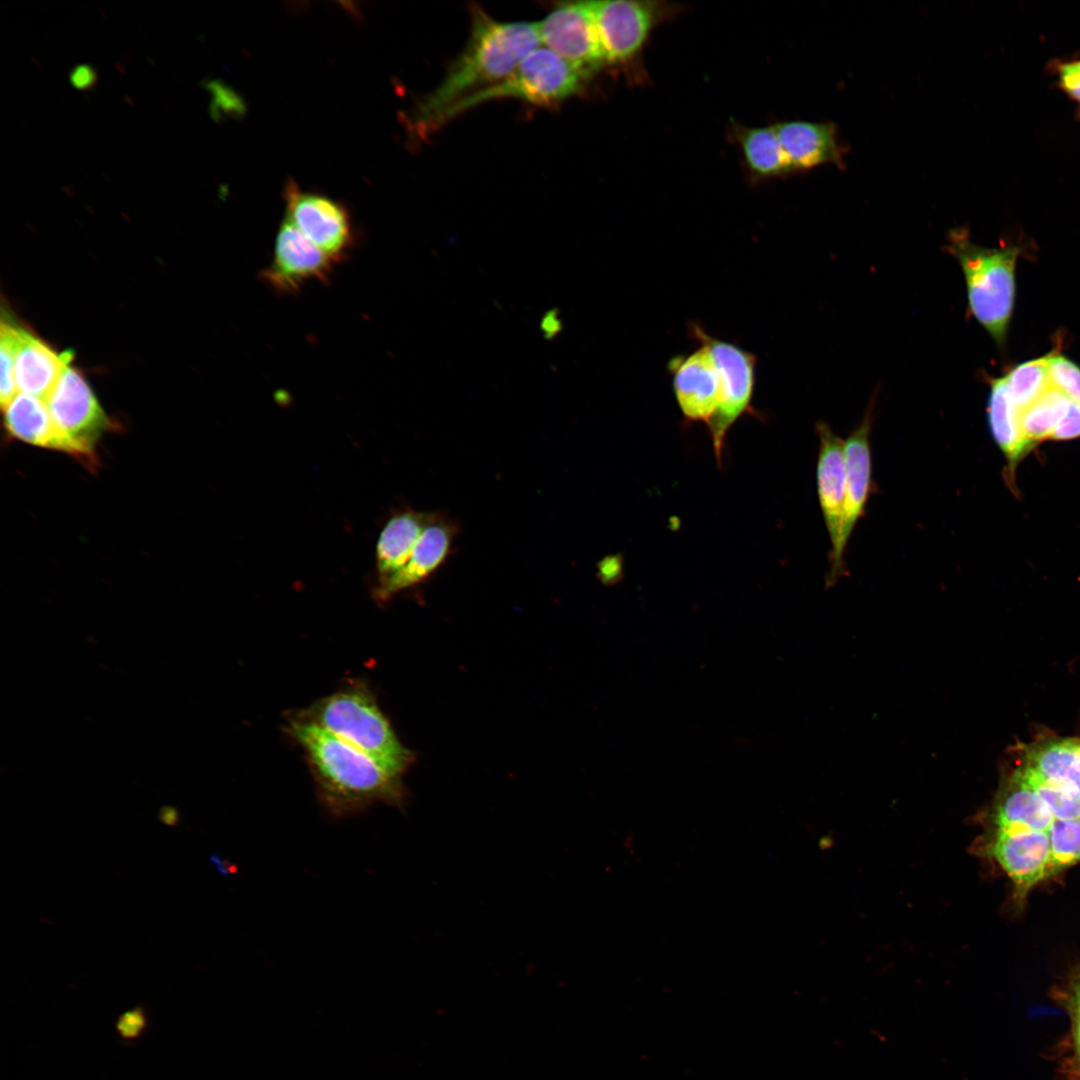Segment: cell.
<instances>
[{"label":"cell","instance_id":"11","mask_svg":"<svg viewBox=\"0 0 1080 1080\" xmlns=\"http://www.w3.org/2000/svg\"><path fill=\"white\" fill-rule=\"evenodd\" d=\"M976 850L999 864L1011 879L1018 900H1023L1037 883L1049 877L1048 831H989L978 841Z\"/></svg>","mask_w":1080,"mask_h":1080},{"label":"cell","instance_id":"18","mask_svg":"<svg viewBox=\"0 0 1080 1080\" xmlns=\"http://www.w3.org/2000/svg\"><path fill=\"white\" fill-rule=\"evenodd\" d=\"M1022 772L1080 795V738H1045L1025 745Z\"/></svg>","mask_w":1080,"mask_h":1080},{"label":"cell","instance_id":"28","mask_svg":"<svg viewBox=\"0 0 1080 1080\" xmlns=\"http://www.w3.org/2000/svg\"><path fill=\"white\" fill-rule=\"evenodd\" d=\"M21 327L2 321L0 329L1 387L0 403L5 408L18 394L15 380V356Z\"/></svg>","mask_w":1080,"mask_h":1080},{"label":"cell","instance_id":"25","mask_svg":"<svg viewBox=\"0 0 1080 1080\" xmlns=\"http://www.w3.org/2000/svg\"><path fill=\"white\" fill-rule=\"evenodd\" d=\"M1069 401L1062 392L1050 387L1037 400L1019 411L1021 431L1030 449L1040 441L1050 439Z\"/></svg>","mask_w":1080,"mask_h":1080},{"label":"cell","instance_id":"17","mask_svg":"<svg viewBox=\"0 0 1080 1080\" xmlns=\"http://www.w3.org/2000/svg\"><path fill=\"white\" fill-rule=\"evenodd\" d=\"M870 411L867 410L860 424L844 441L845 501L840 543L843 554L852 531L863 515L871 490Z\"/></svg>","mask_w":1080,"mask_h":1080},{"label":"cell","instance_id":"2","mask_svg":"<svg viewBox=\"0 0 1080 1080\" xmlns=\"http://www.w3.org/2000/svg\"><path fill=\"white\" fill-rule=\"evenodd\" d=\"M287 728L305 752L320 802L332 816H352L376 803L402 807L401 778L312 723L293 718Z\"/></svg>","mask_w":1080,"mask_h":1080},{"label":"cell","instance_id":"22","mask_svg":"<svg viewBox=\"0 0 1080 1080\" xmlns=\"http://www.w3.org/2000/svg\"><path fill=\"white\" fill-rule=\"evenodd\" d=\"M774 127L792 171L841 160L836 129L831 123L786 121Z\"/></svg>","mask_w":1080,"mask_h":1080},{"label":"cell","instance_id":"7","mask_svg":"<svg viewBox=\"0 0 1080 1080\" xmlns=\"http://www.w3.org/2000/svg\"><path fill=\"white\" fill-rule=\"evenodd\" d=\"M690 331L698 343L709 348L723 379L722 403L708 422L715 457L721 463L726 433L739 417L751 411L756 357L733 343L712 337L697 324Z\"/></svg>","mask_w":1080,"mask_h":1080},{"label":"cell","instance_id":"23","mask_svg":"<svg viewBox=\"0 0 1080 1080\" xmlns=\"http://www.w3.org/2000/svg\"><path fill=\"white\" fill-rule=\"evenodd\" d=\"M987 420L992 438L1007 460L1008 472L1013 474L1030 447L1023 437L1019 410L1008 393L1004 377L990 379Z\"/></svg>","mask_w":1080,"mask_h":1080},{"label":"cell","instance_id":"38","mask_svg":"<svg viewBox=\"0 0 1080 1080\" xmlns=\"http://www.w3.org/2000/svg\"><path fill=\"white\" fill-rule=\"evenodd\" d=\"M1080 112V111H1079Z\"/></svg>","mask_w":1080,"mask_h":1080},{"label":"cell","instance_id":"27","mask_svg":"<svg viewBox=\"0 0 1080 1080\" xmlns=\"http://www.w3.org/2000/svg\"><path fill=\"white\" fill-rule=\"evenodd\" d=\"M1048 834L1051 849L1050 877L1080 862V818L1054 819Z\"/></svg>","mask_w":1080,"mask_h":1080},{"label":"cell","instance_id":"34","mask_svg":"<svg viewBox=\"0 0 1080 1080\" xmlns=\"http://www.w3.org/2000/svg\"><path fill=\"white\" fill-rule=\"evenodd\" d=\"M207 88L212 92L213 102L211 111L216 115L219 113L220 109L228 113L236 107L237 104H234L235 97L233 96L232 91L222 83L212 81L207 85Z\"/></svg>","mask_w":1080,"mask_h":1080},{"label":"cell","instance_id":"32","mask_svg":"<svg viewBox=\"0 0 1080 1080\" xmlns=\"http://www.w3.org/2000/svg\"><path fill=\"white\" fill-rule=\"evenodd\" d=\"M1052 68L1058 88L1080 104V58L1057 60Z\"/></svg>","mask_w":1080,"mask_h":1080},{"label":"cell","instance_id":"31","mask_svg":"<svg viewBox=\"0 0 1080 1080\" xmlns=\"http://www.w3.org/2000/svg\"><path fill=\"white\" fill-rule=\"evenodd\" d=\"M149 1026L147 1010L143 1004L122 1012L115 1021V1031L122 1042L130 1043L140 1039Z\"/></svg>","mask_w":1080,"mask_h":1080},{"label":"cell","instance_id":"15","mask_svg":"<svg viewBox=\"0 0 1080 1080\" xmlns=\"http://www.w3.org/2000/svg\"><path fill=\"white\" fill-rule=\"evenodd\" d=\"M460 531L459 522L442 511L435 515L418 539L406 564L392 577L375 585L378 601H388L400 592L424 583L453 553V542Z\"/></svg>","mask_w":1080,"mask_h":1080},{"label":"cell","instance_id":"20","mask_svg":"<svg viewBox=\"0 0 1080 1080\" xmlns=\"http://www.w3.org/2000/svg\"><path fill=\"white\" fill-rule=\"evenodd\" d=\"M434 515L435 511H419L409 506L390 514L376 542V585L388 580L406 564Z\"/></svg>","mask_w":1080,"mask_h":1080},{"label":"cell","instance_id":"16","mask_svg":"<svg viewBox=\"0 0 1080 1080\" xmlns=\"http://www.w3.org/2000/svg\"><path fill=\"white\" fill-rule=\"evenodd\" d=\"M1053 820L1048 806L1016 769L988 814L990 831H1048Z\"/></svg>","mask_w":1080,"mask_h":1080},{"label":"cell","instance_id":"29","mask_svg":"<svg viewBox=\"0 0 1080 1080\" xmlns=\"http://www.w3.org/2000/svg\"><path fill=\"white\" fill-rule=\"evenodd\" d=\"M1034 788L1051 811L1054 819L1080 818V795L1069 790L1045 783L1020 769H1016Z\"/></svg>","mask_w":1080,"mask_h":1080},{"label":"cell","instance_id":"10","mask_svg":"<svg viewBox=\"0 0 1080 1080\" xmlns=\"http://www.w3.org/2000/svg\"><path fill=\"white\" fill-rule=\"evenodd\" d=\"M605 64L634 57L662 15L655 2L630 0L590 1Z\"/></svg>","mask_w":1080,"mask_h":1080},{"label":"cell","instance_id":"14","mask_svg":"<svg viewBox=\"0 0 1080 1080\" xmlns=\"http://www.w3.org/2000/svg\"><path fill=\"white\" fill-rule=\"evenodd\" d=\"M673 390L685 418L708 424L723 400V379L709 348L699 347L668 363Z\"/></svg>","mask_w":1080,"mask_h":1080},{"label":"cell","instance_id":"35","mask_svg":"<svg viewBox=\"0 0 1080 1080\" xmlns=\"http://www.w3.org/2000/svg\"><path fill=\"white\" fill-rule=\"evenodd\" d=\"M1072 1008V1034L1074 1047L1080 1062V976L1075 982L1071 997Z\"/></svg>","mask_w":1080,"mask_h":1080},{"label":"cell","instance_id":"26","mask_svg":"<svg viewBox=\"0 0 1080 1080\" xmlns=\"http://www.w3.org/2000/svg\"><path fill=\"white\" fill-rule=\"evenodd\" d=\"M1004 378L1013 403L1024 409L1050 388L1048 355L1015 366Z\"/></svg>","mask_w":1080,"mask_h":1080},{"label":"cell","instance_id":"33","mask_svg":"<svg viewBox=\"0 0 1080 1080\" xmlns=\"http://www.w3.org/2000/svg\"><path fill=\"white\" fill-rule=\"evenodd\" d=\"M1080 437V404L1069 401L1067 408L1053 430L1050 440L1068 441Z\"/></svg>","mask_w":1080,"mask_h":1080},{"label":"cell","instance_id":"30","mask_svg":"<svg viewBox=\"0 0 1080 1080\" xmlns=\"http://www.w3.org/2000/svg\"><path fill=\"white\" fill-rule=\"evenodd\" d=\"M1050 387L1062 392L1069 400L1080 404V367L1065 356L1048 355Z\"/></svg>","mask_w":1080,"mask_h":1080},{"label":"cell","instance_id":"21","mask_svg":"<svg viewBox=\"0 0 1080 1080\" xmlns=\"http://www.w3.org/2000/svg\"><path fill=\"white\" fill-rule=\"evenodd\" d=\"M2 410L3 424L9 439L73 457L70 443L55 425L43 399L19 392Z\"/></svg>","mask_w":1080,"mask_h":1080},{"label":"cell","instance_id":"6","mask_svg":"<svg viewBox=\"0 0 1080 1080\" xmlns=\"http://www.w3.org/2000/svg\"><path fill=\"white\" fill-rule=\"evenodd\" d=\"M46 403L55 425L70 443L73 457L95 470L98 442L119 425L105 413L85 377L67 366Z\"/></svg>","mask_w":1080,"mask_h":1080},{"label":"cell","instance_id":"3","mask_svg":"<svg viewBox=\"0 0 1080 1080\" xmlns=\"http://www.w3.org/2000/svg\"><path fill=\"white\" fill-rule=\"evenodd\" d=\"M312 723L366 754L389 774L402 778L415 761L374 695L357 683L326 696L294 717Z\"/></svg>","mask_w":1080,"mask_h":1080},{"label":"cell","instance_id":"1","mask_svg":"<svg viewBox=\"0 0 1080 1080\" xmlns=\"http://www.w3.org/2000/svg\"><path fill=\"white\" fill-rule=\"evenodd\" d=\"M470 12L471 28L464 49L408 120L417 138L429 136L447 109L506 78L541 46L537 22L499 21L477 5H472Z\"/></svg>","mask_w":1080,"mask_h":1080},{"label":"cell","instance_id":"36","mask_svg":"<svg viewBox=\"0 0 1080 1080\" xmlns=\"http://www.w3.org/2000/svg\"><path fill=\"white\" fill-rule=\"evenodd\" d=\"M70 82L81 90L92 88L96 83V72L88 64H78L70 72Z\"/></svg>","mask_w":1080,"mask_h":1080},{"label":"cell","instance_id":"9","mask_svg":"<svg viewBox=\"0 0 1080 1080\" xmlns=\"http://www.w3.org/2000/svg\"><path fill=\"white\" fill-rule=\"evenodd\" d=\"M537 26L541 46L586 77L605 64L590 1L559 3Z\"/></svg>","mask_w":1080,"mask_h":1080},{"label":"cell","instance_id":"8","mask_svg":"<svg viewBox=\"0 0 1080 1080\" xmlns=\"http://www.w3.org/2000/svg\"><path fill=\"white\" fill-rule=\"evenodd\" d=\"M286 219L334 263L352 248V221L344 205L325 195L301 190L290 180L283 191Z\"/></svg>","mask_w":1080,"mask_h":1080},{"label":"cell","instance_id":"24","mask_svg":"<svg viewBox=\"0 0 1080 1080\" xmlns=\"http://www.w3.org/2000/svg\"><path fill=\"white\" fill-rule=\"evenodd\" d=\"M732 130L752 175L774 178L792 172L774 125L746 127L733 122Z\"/></svg>","mask_w":1080,"mask_h":1080},{"label":"cell","instance_id":"37","mask_svg":"<svg viewBox=\"0 0 1080 1080\" xmlns=\"http://www.w3.org/2000/svg\"><path fill=\"white\" fill-rule=\"evenodd\" d=\"M159 821L170 827H177L180 823V815L178 810L172 806H163L158 813Z\"/></svg>","mask_w":1080,"mask_h":1080},{"label":"cell","instance_id":"4","mask_svg":"<svg viewBox=\"0 0 1080 1080\" xmlns=\"http://www.w3.org/2000/svg\"><path fill=\"white\" fill-rule=\"evenodd\" d=\"M946 250L961 266L970 313L998 344H1003L1014 306L1020 247H981L970 239L967 230L958 228L949 233Z\"/></svg>","mask_w":1080,"mask_h":1080},{"label":"cell","instance_id":"12","mask_svg":"<svg viewBox=\"0 0 1080 1080\" xmlns=\"http://www.w3.org/2000/svg\"><path fill=\"white\" fill-rule=\"evenodd\" d=\"M816 428L819 438L817 494L831 543V565L827 576V584L831 585L844 570V554L840 547L845 501L844 441L825 422H818Z\"/></svg>","mask_w":1080,"mask_h":1080},{"label":"cell","instance_id":"5","mask_svg":"<svg viewBox=\"0 0 1080 1080\" xmlns=\"http://www.w3.org/2000/svg\"><path fill=\"white\" fill-rule=\"evenodd\" d=\"M587 79L564 59L540 46L528 54L506 78L447 109L438 118L434 130L461 113L495 99H519L543 106L562 102L577 95Z\"/></svg>","mask_w":1080,"mask_h":1080},{"label":"cell","instance_id":"19","mask_svg":"<svg viewBox=\"0 0 1080 1080\" xmlns=\"http://www.w3.org/2000/svg\"><path fill=\"white\" fill-rule=\"evenodd\" d=\"M72 358L71 351L58 353L21 328L14 368L18 390L46 401Z\"/></svg>","mask_w":1080,"mask_h":1080},{"label":"cell","instance_id":"13","mask_svg":"<svg viewBox=\"0 0 1080 1080\" xmlns=\"http://www.w3.org/2000/svg\"><path fill=\"white\" fill-rule=\"evenodd\" d=\"M335 263L286 218L276 235L271 263L261 279L281 294L296 293L311 281L326 282Z\"/></svg>","mask_w":1080,"mask_h":1080}]
</instances>
